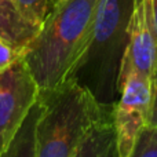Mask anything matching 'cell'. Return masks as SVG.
I'll use <instances>...</instances> for the list:
<instances>
[{
    "label": "cell",
    "instance_id": "cell-15",
    "mask_svg": "<svg viewBox=\"0 0 157 157\" xmlns=\"http://www.w3.org/2000/svg\"><path fill=\"white\" fill-rule=\"evenodd\" d=\"M57 2H61V0H51V2H48V6L52 4V3H57Z\"/></svg>",
    "mask_w": 157,
    "mask_h": 157
},
{
    "label": "cell",
    "instance_id": "cell-4",
    "mask_svg": "<svg viewBox=\"0 0 157 157\" xmlns=\"http://www.w3.org/2000/svg\"><path fill=\"white\" fill-rule=\"evenodd\" d=\"M119 99L113 108L117 157H128L138 136L150 123L152 78L128 65H121Z\"/></svg>",
    "mask_w": 157,
    "mask_h": 157
},
{
    "label": "cell",
    "instance_id": "cell-11",
    "mask_svg": "<svg viewBox=\"0 0 157 157\" xmlns=\"http://www.w3.org/2000/svg\"><path fill=\"white\" fill-rule=\"evenodd\" d=\"M128 157H157V128L147 124Z\"/></svg>",
    "mask_w": 157,
    "mask_h": 157
},
{
    "label": "cell",
    "instance_id": "cell-5",
    "mask_svg": "<svg viewBox=\"0 0 157 157\" xmlns=\"http://www.w3.org/2000/svg\"><path fill=\"white\" fill-rule=\"evenodd\" d=\"M39 95L40 88L24 57L0 72V156L18 134Z\"/></svg>",
    "mask_w": 157,
    "mask_h": 157
},
{
    "label": "cell",
    "instance_id": "cell-2",
    "mask_svg": "<svg viewBox=\"0 0 157 157\" xmlns=\"http://www.w3.org/2000/svg\"><path fill=\"white\" fill-rule=\"evenodd\" d=\"M135 0H98L90 36L69 73L99 105L114 106L119 76L128 46V25Z\"/></svg>",
    "mask_w": 157,
    "mask_h": 157
},
{
    "label": "cell",
    "instance_id": "cell-8",
    "mask_svg": "<svg viewBox=\"0 0 157 157\" xmlns=\"http://www.w3.org/2000/svg\"><path fill=\"white\" fill-rule=\"evenodd\" d=\"M73 157H117L113 114L99 120L90 130Z\"/></svg>",
    "mask_w": 157,
    "mask_h": 157
},
{
    "label": "cell",
    "instance_id": "cell-13",
    "mask_svg": "<svg viewBox=\"0 0 157 157\" xmlns=\"http://www.w3.org/2000/svg\"><path fill=\"white\" fill-rule=\"evenodd\" d=\"M149 124L157 128V63L152 76V113Z\"/></svg>",
    "mask_w": 157,
    "mask_h": 157
},
{
    "label": "cell",
    "instance_id": "cell-14",
    "mask_svg": "<svg viewBox=\"0 0 157 157\" xmlns=\"http://www.w3.org/2000/svg\"><path fill=\"white\" fill-rule=\"evenodd\" d=\"M152 2V11H153V19H155L156 30H157V0H150Z\"/></svg>",
    "mask_w": 157,
    "mask_h": 157
},
{
    "label": "cell",
    "instance_id": "cell-3",
    "mask_svg": "<svg viewBox=\"0 0 157 157\" xmlns=\"http://www.w3.org/2000/svg\"><path fill=\"white\" fill-rule=\"evenodd\" d=\"M43 110L36 124L35 157H73L99 120L113 114L72 80L50 91H40Z\"/></svg>",
    "mask_w": 157,
    "mask_h": 157
},
{
    "label": "cell",
    "instance_id": "cell-7",
    "mask_svg": "<svg viewBox=\"0 0 157 157\" xmlns=\"http://www.w3.org/2000/svg\"><path fill=\"white\" fill-rule=\"evenodd\" d=\"M39 29L22 17L13 0H0V37L25 50Z\"/></svg>",
    "mask_w": 157,
    "mask_h": 157
},
{
    "label": "cell",
    "instance_id": "cell-10",
    "mask_svg": "<svg viewBox=\"0 0 157 157\" xmlns=\"http://www.w3.org/2000/svg\"><path fill=\"white\" fill-rule=\"evenodd\" d=\"M25 19L40 28L48 11L50 0H13Z\"/></svg>",
    "mask_w": 157,
    "mask_h": 157
},
{
    "label": "cell",
    "instance_id": "cell-9",
    "mask_svg": "<svg viewBox=\"0 0 157 157\" xmlns=\"http://www.w3.org/2000/svg\"><path fill=\"white\" fill-rule=\"evenodd\" d=\"M41 110H43V102L39 97V99L33 105L32 110L29 112L28 117L25 119L22 127L19 128L18 134L10 144L8 149L0 157H35L36 124H37Z\"/></svg>",
    "mask_w": 157,
    "mask_h": 157
},
{
    "label": "cell",
    "instance_id": "cell-1",
    "mask_svg": "<svg viewBox=\"0 0 157 157\" xmlns=\"http://www.w3.org/2000/svg\"><path fill=\"white\" fill-rule=\"evenodd\" d=\"M98 0H61L50 4L39 32L26 46V62L40 91H50L69 77L90 36Z\"/></svg>",
    "mask_w": 157,
    "mask_h": 157
},
{
    "label": "cell",
    "instance_id": "cell-12",
    "mask_svg": "<svg viewBox=\"0 0 157 157\" xmlns=\"http://www.w3.org/2000/svg\"><path fill=\"white\" fill-rule=\"evenodd\" d=\"M24 51L25 50L18 48L10 41L0 37V72L6 71L14 62L21 59L24 57Z\"/></svg>",
    "mask_w": 157,
    "mask_h": 157
},
{
    "label": "cell",
    "instance_id": "cell-6",
    "mask_svg": "<svg viewBox=\"0 0 157 157\" xmlns=\"http://www.w3.org/2000/svg\"><path fill=\"white\" fill-rule=\"evenodd\" d=\"M157 63V30L153 19L152 2L135 0L130 25L128 46L121 65L132 66L152 78Z\"/></svg>",
    "mask_w": 157,
    "mask_h": 157
}]
</instances>
